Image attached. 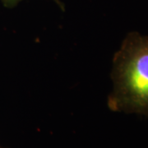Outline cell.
Returning a JSON list of instances; mask_svg holds the SVG:
<instances>
[{
	"label": "cell",
	"mask_w": 148,
	"mask_h": 148,
	"mask_svg": "<svg viewBox=\"0 0 148 148\" xmlns=\"http://www.w3.org/2000/svg\"><path fill=\"white\" fill-rule=\"evenodd\" d=\"M111 77L109 109L148 118V36L127 34L114 55Z\"/></svg>",
	"instance_id": "6da1fadb"
},
{
	"label": "cell",
	"mask_w": 148,
	"mask_h": 148,
	"mask_svg": "<svg viewBox=\"0 0 148 148\" xmlns=\"http://www.w3.org/2000/svg\"><path fill=\"white\" fill-rule=\"evenodd\" d=\"M21 0H2V2L3 3V4L6 6V7H8V8H12V7H14L15 5H16V3H18V2H20ZM55 3H57L58 5L61 6V3L59 2V0H53Z\"/></svg>",
	"instance_id": "7a4b0ae2"
},
{
	"label": "cell",
	"mask_w": 148,
	"mask_h": 148,
	"mask_svg": "<svg viewBox=\"0 0 148 148\" xmlns=\"http://www.w3.org/2000/svg\"><path fill=\"white\" fill-rule=\"evenodd\" d=\"M0 148H3V147H0Z\"/></svg>",
	"instance_id": "3957f363"
}]
</instances>
